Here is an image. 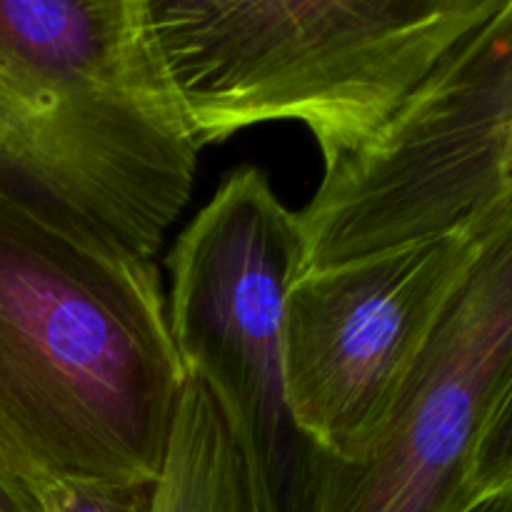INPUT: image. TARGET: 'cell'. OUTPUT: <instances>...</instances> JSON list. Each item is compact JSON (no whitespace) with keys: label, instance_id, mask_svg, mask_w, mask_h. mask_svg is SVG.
Here are the masks:
<instances>
[{"label":"cell","instance_id":"8fae6325","mask_svg":"<svg viewBox=\"0 0 512 512\" xmlns=\"http://www.w3.org/2000/svg\"><path fill=\"white\" fill-rule=\"evenodd\" d=\"M475 512H512V493L500 495L498 500H493V503L483 505V508L475 510Z\"/></svg>","mask_w":512,"mask_h":512},{"label":"cell","instance_id":"5b68a950","mask_svg":"<svg viewBox=\"0 0 512 512\" xmlns=\"http://www.w3.org/2000/svg\"><path fill=\"white\" fill-rule=\"evenodd\" d=\"M168 268L175 353L213 398L255 512H298L318 450L290 415L283 370V308L300 273L298 218L263 170L243 165L185 225Z\"/></svg>","mask_w":512,"mask_h":512},{"label":"cell","instance_id":"9c48e42d","mask_svg":"<svg viewBox=\"0 0 512 512\" xmlns=\"http://www.w3.org/2000/svg\"><path fill=\"white\" fill-rule=\"evenodd\" d=\"M150 488L68 480L38 490L35 498L43 512H145Z\"/></svg>","mask_w":512,"mask_h":512},{"label":"cell","instance_id":"7a4b0ae2","mask_svg":"<svg viewBox=\"0 0 512 512\" xmlns=\"http://www.w3.org/2000/svg\"><path fill=\"white\" fill-rule=\"evenodd\" d=\"M200 148L148 0H0V195L53 228L153 260Z\"/></svg>","mask_w":512,"mask_h":512},{"label":"cell","instance_id":"6da1fadb","mask_svg":"<svg viewBox=\"0 0 512 512\" xmlns=\"http://www.w3.org/2000/svg\"><path fill=\"white\" fill-rule=\"evenodd\" d=\"M160 273L0 195V470L140 485L163 468L185 388Z\"/></svg>","mask_w":512,"mask_h":512},{"label":"cell","instance_id":"3957f363","mask_svg":"<svg viewBox=\"0 0 512 512\" xmlns=\"http://www.w3.org/2000/svg\"><path fill=\"white\" fill-rule=\"evenodd\" d=\"M505 0H148L198 148L253 125L308 128L323 168L363 145Z\"/></svg>","mask_w":512,"mask_h":512},{"label":"cell","instance_id":"8992f818","mask_svg":"<svg viewBox=\"0 0 512 512\" xmlns=\"http://www.w3.org/2000/svg\"><path fill=\"white\" fill-rule=\"evenodd\" d=\"M508 493L512 235L488 250L368 450H315L298 512H475Z\"/></svg>","mask_w":512,"mask_h":512},{"label":"cell","instance_id":"52a82bcc","mask_svg":"<svg viewBox=\"0 0 512 512\" xmlns=\"http://www.w3.org/2000/svg\"><path fill=\"white\" fill-rule=\"evenodd\" d=\"M508 235L512 208H503L448 238L295 278L283 308L285 393L315 448L338 460L368 450L478 265Z\"/></svg>","mask_w":512,"mask_h":512},{"label":"cell","instance_id":"277c9868","mask_svg":"<svg viewBox=\"0 0 512 512\" xmlns=\"http://www.w3.org/2000/svg\"><path fill=\"white\" fill-rule=\"evenodd\" d=\"M503 208H512V0L363 145L323 168L295 213L300 273L448 238Z\"/></svg>","mask_w":512,"mask_h":512},{"label":"cell","instance_id":"30bf717a","mask_svg":"<svg viewBox=\"0 0 512 512\" xmlns=\"http://www.w3.org/2000/svg\"><path fill=\"white\" fill-rule=\"evenodd\" d=\"M0 512H43L38 498L25 485L0 470Z\"/></svg>","mask_w":512,"mask_h":512},{"label":"cell","instance_id":"ba28073f","mask_svg":"<svg viewBox=\"0 0 512 512\" xmlns=\"http://www.w3.org/2000/svg\"><path fill=\"white\" fill-rule=\"evenodd\" d=\"M145 512H255L238 448L210 393L193 378L180 393Z\"/></svg>","mask_w":512,"mask_h":512}]
</instances>
